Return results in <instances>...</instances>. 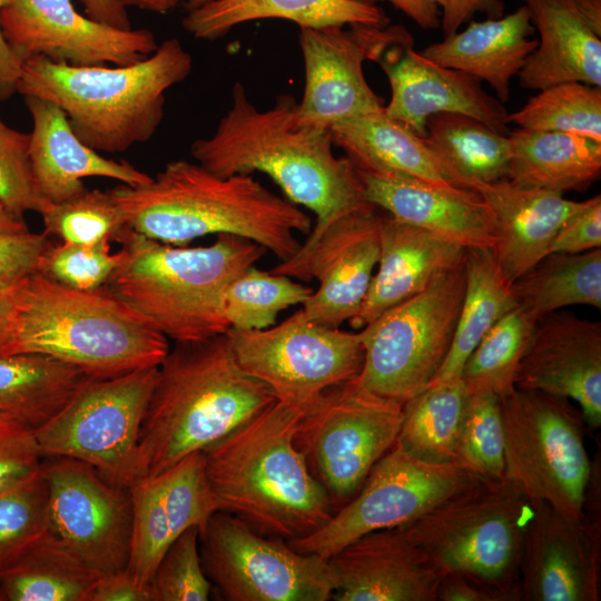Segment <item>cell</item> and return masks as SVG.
Returning a JSON list of instances; mask_svg holds the SVG:
<instances>
[{"mask_svg": "<svg viewBox=\"0 0 601 601\" xmlns=\"http://www.w3.org/2000/svg\"><path fill=\"white\" fill-rule=\"evenodd\" d=\"M329 129L302 121L298 102L280 95L260 110L244 86L231 88V106L213 135L196 139L193 158L209 171L228 177L263 173L289 201L311 210L314 238L339 217L368 207L355 167L333 152ZM375 207V206H374Z\"/></svg>", "mask_w": 601, "mask_h": 601, "instance_id": "obj_1", "label": "cell"}, {"mask_svg": "<svg viewBox=\"0 0 601 601\" xmlns=\"http://www.w3.org/2000/svg\"><path fill=\"white\" fill-rule=\"evenodd\" d=\"M128 227L150 239L186 246L207 235L252 240L280 262L309 234L312 219L252 175L218 176L198 162L173 160L145 184L110 189Z\"/></svg>", "mask_w": 601, "mask_h": 601, "instance_id": "obj_2", "label": "cell"}, {"mask_svg": "<svg viewBox=\"0 0 601 601\" xmlns=\"http://www.w3.org/2000/svg\"><path fill=\"white\" fill-rule=\"evenodd\" d=\"M276 401L238 365L226 333L175 342L158 365L127 489L204 452Z\"/></svg>", "mask_w": 601, "mask_h": 601, "instance_id": "obj_3", "label": "cell"}, {"mask_svg": "<svg viewBox=\"0 0 601 601\" xmlns=\"http://www.w3.org/2000/svg\"><path fill=\"white\" fill-rule=\"evenodd\" d=\"M300 415L276 401L204 451L219 511L287 542L312 534L334 514L294 444Z\"/></svg>", "mask_w": 601, "mask_h": 601, "instance_id": "obj_4", "label": "cell"}, {"mask_svg": "<svg viewBox=\"0 0 601 601\" xmlns=\"http://www.w3.org/2000/svg\"><path fill=\"white\" fill-rule=\"evenodd\" d=\"M13 294L0 355H47L102 380L158 366L169 351L168 338L105 286L75 289L35 272Z\"/></svg>", "mask_w": 601, "mask_h": 601, "instance_id": "obj_5", "label": "cell"}, {"mask_svg": "<svg viewBox=\"0 0 601 601\" xmlns=\"http://www.w3.org/2000/svg\"><path fill=\"white\" fill-rule=\"evenodd\" d=\"M117 243L119 262L104 286L175 342L225 334L229 326L220 311L224 289L266 253L233 235L187 247L150 239L130 227Z\"/></svg>", "mask_w": 601, "mask_h": 601, "instance_id": "obj_6", "label": "cell"}, {"mask_svg": "<svg viewBox=\"0 0 601 601\" xmlns=\"http://www.w3.org/2000/svg\"><path fill=\"white\" fill-rule=\"evenodd\" d=\"M191 69V55L170 38L149 57L127 66H72L30 58L22 62L17 91L57 105L88 147L122 152L156 134L166 91Z\"/></svg>", "mask_w": 601, "mask_h": 601, "instance_id": "obj_7", "label": "cell"}, {"mask_svg": "<svg viewBox=\"0 0 601 601\" xmlns=\"http://www.w3.org/2000/svg\"><path fill=\"white\" fill-rule=\"evenodd\" d=\"M533 514L508 479H479L400 528L442 574L463 575L494 601H522L521 560Z\"/></svg>", "mask_w": 601, "mask_h": 601, "instance_id": "obj_8", "label": "cell"}, {"mask_svg": "<svg viewBox=\"0 0 601 601\" xmlns=\"http://www.w3.org/2000/svg\"><path fill=\"white\" fill-rule=\"evenodd\" d=\"M504 476L534 505L544 502L577 520L584 514L592 465L585 420L571 400L515 387L500 398Z\"/></svg>", "mask_w": 601, "mask_h": 601, "instance_id": "obj_9", "label": "cell"}, {"mask_svg": "<svg viewBox=\"0 0 601 601\" xmlns=\"http://www.w3.org/2000/svg\"><path fill=\"white\" fill-rule=\"evenodd\" d=\"M464 289L463 257L424 289L362 327L364 364L357 383L402 403L425 390L450 351Z\"/></svg>", "mask_w": 601, "mask_h": 601, "instance_id": "obj_10", "label": "cell"}, {"mask_svg": "<svg viewBox=\"0 0 601 601\" xmlns=\"http://www.w3.org/2000/svg\"><path fill=\"white\" fill-rule=\"evenodd\" d=\"M403 406L354 378L331 387L302 413L294 444L334 512L356 495L374 464L395 444Z\"/></svg>", "mask_w": 601, "mask_h": 601, "instance_id": "obj_11", "label": "cell"}, {"mask_svg": "<svg viewBox=\"0 0 601 601\" xmlns=\"http://www.w3.org/2000/svg\"><path fill=\"white\" fill-rule=\"evenodd\" d=\"M238 365L300 413L333 386L356 378L364 364L358 333L322 325L303 308L264 329L226 332Z\"/></svg>", "mask_w": 601, "mask_h": 601, "instance_id": "obj_12", "label": "cell"}, {"mask_svg": "<svg viewBox=\"0 0 601 601\" xmlns=\"http://www.w3.org/2000/svg\"><path fill=\"white\" fill-rule=\"evenodd\" d=\"M199 553L208 580L229 601H327L336 590L327 559L299 552L224 511L199 532Z\"/></svg>", "mask_w": 601, "mask_h": 601, "instance_id": "obj_13", "label": "cell"}, {"mask_svg": "<svg viewBox=\"0 0 601 601\" xmlns=\"http://www.w3.org/2000/svg\"><path fill=\"white\" fill-rule=\"evenodd\" d=\"M158 366L110 378H91L50 420L35 428L42 456L93 466L127 487Z\"/></svg>", "mask_w": 601, "mask_h": 601, "instance_id": "obj_14", "label": "cell"}, {"mask_svg": "<svg viewBox=\"0 0 601 601\" xmlns=\"http://www.w3.org/2000/svg\"><path fill=\"white\" fill-rule=\"evenodd\" d=\"M479 480L455 463L421 460L395 444L371 469L356 495L318 530L288 541L303 553L331 558L355 539L404 525Z\"/></svg>", "mask_w": 601, "mask_h": 601, "instance_id": "obj_15", "label": "cell"}, {"mask_svg": "<svg viewBox=\"0 0 601 601\" xmlns=\"http://www.w3.org/2000/svg\"><path fill=\"white\" fill-rule=\"evenodd\" d=\"M305 87L298 102L303 122L329 129L344 120L380 111L384 99L365 79V61H378L395 46H413L404 26L346 24L299 28Z\"/></svg>", "mask_w": 601, "mask_h": 601, "instance_id": "obj_16", "label": "cell"}, {"mask_svg": "<svg viewBox=\"0 0 601 601\" xmlns=\"http://www.w3.org/2000/svg\"><path fill=\"white\" fill-rule=\"evenodd\" d=\"M42 473L48 528L100 574L126 569L132 519L129 490L69 457L42 462Z\"/></svg>", "mask_w": 601, "mask_h": 601, "instance_id": "obj_17", "label": "cell"}, {"mask_svg": "<svg viewBox=\"0 0 601 601\" xmlns=\"http://www.w3.org/2000/svg\"><path fill=\"white\" fill-rule=\"evenodd\" d=\"M381 220L374 206L348 213L272 269L290 278L318 280L302 307L308 318L339 327L357 314L378 262Z\"/></svg>", "mask_w": 601, "mask_h": 601, "instance_id": "obj_18", "label": "cell"}, {"mask_svg": "<svg viewBox=\"0 0 601 601\" xmlns=\"http://www.w3.org/2000/svg\"><path fill=\"white\" fill-rule=\"evenodd\" d=\"M1 29L21 62L45 57L72 66H127L158 47L149 29L98 22L80 14L71 0H10L1 13Z\"/></svg>", "mask_w": 601, "mask_h": 601, "instance_id": "obj_19", "label": "cell"}, {"mask_svg": "<svg viewBox=\"0 0 601 601\" xmlns=\"http://www.w3.org/2000/svg\"><path fill=\"white\" fill-rule=\"evenodd\" d=\"M600 516L571 520L549 504L534 505L521 560L522 601L600 600Z\"/></svg>", "mask_w": 601, "mask_h": 601, "instance_id": "obj_20", "label": "cell"}, {"mask_svg": "<svg viewBox=\"0 0 601 601\" xmlns=\"http://www.w3.org/2000/svg\"><path fill=\"white\" fill-rule=\"evenodd\" d=\"M128 490L132 519L126 569L148 587L170 544L191 526L200 532L219 509L206 477L204 452H194Z\"/></svg>", "mask_w": 601, "mask_h": 601, "instance_id": "obj_21", "label": "cell"}, {"mask_svg": "<svg viewBox=\"0 0 601 601\" xmlns=\"http://www.w3.org/2000/svg\"><path fill=\"white\" fill-rule=\"evenodd\" d=\"M515 387L566 397L585 423L601 425V323L554 311L534 325Z\"/></svg>", "mask_w": 601, "mask_h": 601, "instance_id": "obj_22", "label": "cell"}, {"mask_svg": "<svg viewBox=\"0 0 601 601\" xmlns=\"http://www.w3.org/2000/svg\"><path fill=\"white\" fill-rule=\"evenodd\" d=\"M377 62L391 87L384 112L418 137H425L427 119L441 112L464 114L509 135L506 108L476 78L443 67L412 46L392 47Z\"/></svg>", "mask_w": 601, "mask_h": 601, "instance_id": "obj_23", "label": "cell"}, {"mask_svg": "<svg viewBox=\"0 0 601 601\" xmlns=\"http://www.w3.org/2000/svg\"><path fill=\"white\" fill-rule=\"evenodd\" d=\"M337 601H436L442 577L397 528L368 532L327 559Z\"/></svg>", "mask_w": 601, "mask_h": 601, "instance_id": "obj_24", "label": "cell"}, {"mask_svg": "<svg viewBox=\"0 0 601 601\" xmlns=\"http://www.w3.org/2000/svg\"><path fill=\"white\" fill-rule=\"evenodd\" d=\"M354 167L366 200L376 208L464 248H494L490 210L474 190Z\"/></svg>", "mask_w": 601, "mask_h": 601, "instance_id": "obj_25", "label": "cell"}, {"mask_svg": "<svg viewBox=\"0 0 601 601\" xmlns=\"http://www.w3.org/2000/svg\"><path fill=\"white\" fill-rule=\"evenodd\" d=\"M467 189L474 190L490 210L496 237L492 253L509 284L550 254L564 220L585 204L510 179L472 183Z\"/></svg>", "mask_w": 601, "mask_h": 601, "instance_id": "obj_26", "label": "cell"}, {"mask_svg": "<svg viewBox=\"0 0 601 601\" xmlns=\"http://www.w3.org/2000/svg\"><path fill=\"white\" fill-rule=\"evenodd\" d=\"M32 119L29 134V159L42 196L58 204L71 199L87 188L82 178L105 177L129 186L141 185L151 176L127 161L102 157L73 132L66 114L53 102L24 97Z\"/></svg>", "mask_w": 601, "mask_h": 601, "instance_id": "obj_27", "label": "cell"}, {"mask_svg": "<svg viewBox=\"0 0 601 601\" xmlns=\"http://www.w3.org/2000/svg\"><path fill=\"white\" fill-rule=\"evenodd\" d=\"M465 248L428 230L382 215L377 270L357 314L348 322L362 328L382 313L424 289L457 264Z\"/></svg>", "mask_w": 601, "mask_h": 601, "instance_id": "obj_28", "label": "cell"}, {"mask_svg": "<svg viewBox=\"0 0 601 601\" xmlns=\"http://www.w3.org/2000/svg\"><path fill=\"white\" fill-rule=\"evenodd\" d=\"M528 8L497 19L469 21L465 29L421 51L430 60L487 82L503 105L510 99L511 80L538 47Z\"/></svg>", "mask_w": 601, "mask_h": 601, "instance_id": "obj_29", "label": "cell"}, {"mask_svg": "<svg viewBox=\"0 0 601 601\" xmlns=\"http://www.w3.org/2000/svg\"><path fill=\"white\" fill-rule=\"evenodd\" d=\"M522 1L540 39L518 75L521 87L541 90L569 81L601 87V37L589 27L575 1Z\"/></svg>", "mask_w": 601, "mask_h": 601, "instance_id": "obj_30", "label": "cell"}, {"mask_svg": "<svg viewBox=\"0 0 601 601\" xmlns=\"http://www.w3.org/2000/svg\"><path fill=\"white\" fill-rule=\"evenodd\" d=\"M270 18L299 28L390 23L380 7L365 0H209L186 11L181 26L196 39L215 41L236 26Z\"/></svg>", "mask_w": 601, "mask_h": 601, "instance_id": "obj_31", "label": "cell"}, {"mask_svg": "<svg viewBox=\"0 0 601 601\" xmlns=\"http://www.w3.org/2000/svg\"><path fill=\"white\" fill-rule=\"evenodd\" d=\"M511 181L563 194L585 190L601 175V141L589 137L518 128L509 132Z\"/></svg>", "mask_w": 601, "mask_h": 601, "instance_id": "obj_32", "label": "cell"}, {"mask_svg": "<svg viewBox=\"0 0 601 601\" xmlns=\"http://www.w3.org/2000/svg\"><path fill=\"white\" fill-rule=\"evenodd\" d=\"M445 179L467 189L472 183L508 179L512 156L509 135L459 112L431 116L422 138Z\"/></svg>", "mask_w": 601, "mask_h": 601, "instance_id": "obj_33", "label": "cell"}, {"mask_svg": "<svg viewBox=\"0 0 601 601\" xmlns=\"http://www.w3.org/2000/svg\"><path fill=\"white\" fill-rule=\"evenodd\" d=\"M100 575L48 528L0 572V601H86Z\"/></svg>", "mask_w": 601, "mask_h": 601, "instance_id": "obj_34", "label": "cell"}, {"mask_svg": "<svg viewBox=\"0 0 601 601\" xmlns=\"http://www.w3.org/2000/svg\"><path fill=\"white\" fill-rule=\"evenodd\" d=\"M329 131L333 144L342 148L356 167L451 185L423 139L390 118L384 108L335 124Z\"/></svg>", "mask_w": 601, "mask_h": 601, "instance_id": "obj_35", "label": "cell"}, {"mask_svg": "<svg viewBox=\"0 0 601 601\" xmlns=\"http://www.w3.org/2000/svg\"><path fill=\"white\" fill-rule=\"evenodd\" d=\"M91 378L78 367L51 356L0 355V412L37 428Z\"/></svg>", "mask_w": 601, "mask_h": 601, "instance_id": "obj_36", "label": "cell"}, {"mask_svg": "<svg viewBox=\"0 0 601 601\" xmlns=\"http://www.w3.org/2000/svg\"><path fill=\"white\" fill-rule=\"evenodd\" d=\"M465 289L450 351L431 384L459 380L483 336L516 303L490 248H465ZM430 384V385H431Z\"/></svg>", "mask_w": 601, "mask_h": 601, "instance_id": "obj_37", "label": "cell"}, {"mask_svg": "<svg viewBox=\"0 0 601 601\" xmlns=\"http://www.w3.org/2000/svg\"><path fill=\"white\" fill-rule=\"evenodd\" d=\"M518 306L535 321L570 305L601 308V248L550 253L511 284Z\"/></svg>", "mask_w": 601, "mask_h": 601, "instance_id": "obj_38", "label": "cell"}, {"mask_svg": "<svg viewBox=\"0 0 601 601\" xmlns=\"http://www.w3.org/2000/svg\"><path fill=\"white\" fill-rule=\"evenodd\" d=\"M467 396L461 378L428 385L404 403L396 443L421 460L453 462Z\"/></svg>", "mask_w": 601, "mask_h": 601, "instance_id": "obj_39", "label": "cell"}, {"mask_svg": "<svg viewBox=\"0 0 601 601\" xmlns=\"http://www.w3.org/2000/svg\"><path fill=\"white\" fill-rule=\"evenodd\" d=\"M535 323L516 305L494 324L463 366L460 378L469 394H492L501 398L515 388L516 371Z\"/></svg>", "mask_w": 601, "mask_h": 601, "instance_id": "obj_40", "label": "cell"}, {"mask_svg": "<svg viewBox=\"0 0 601 601\" xmlns=\"http://www.w3.org/2000/svg\"><path fill=\"white\" fill-rule=\"evenodd\" d=\"M313 289L286 275L264 272L255 265L236 276L224 289L220 311L229 328L264 329L278 314L304 304Z\"/></svg>", "mask_w": 601, "mask_h": 601, "instance_id": "obj_41", "label": "cell"}, {"mask_svg": "<svg viewBox=\"0 0 601 601\" xmlns=\"http://www.w3.org/2000/svg\"><path fill=\"white\" fill-rule=\"evenodd\" d=\"M518 128L575 134L601 141V87L579 81L539 90L524 106L509 112Z\"/></svg>", "mask_w": 601, "mask_h": 601, "instance_id": "obj_42", "label": "cell"}, {"mask_svg": "<svg viewBox=\"0 0 601 601\" xmlns=\"http://www.w3.org/2000/svg\"><path fill=\"white\" fill-rule=\"evenodd\" d=\"M453 463L481 480L504 479V431L500 398L469 394Z\"/></svg>", "mask_w": 601, "mask_h": 601, "instance_id": "obj_43", "label": "cell"}, {"mask_svg": "<svg viewBox=\"0 0 601 601\" xmlns=\"http://www.w3.org/2000/svg\"><path fill=\"white\" fill-rule=\"evenodd\" d=\"M45 234L62 243L89 245L120 238L128 228L110 190L86 189L62 203H51L41 214Z\"/></svg>", "mask_w": 601, "mask_h": 601, "instance_id": "obj_44", "label": "cell"}, {"mask_svg": "<svg viewBox=\"0 0 601 601\" xmlns=\"http://www.w3.org/2000/svg\"><path fill=\"white\" fill-rule=\"evenodd\" d=\"M48 529V484L41 471L0 491V572Z\"/></svg>", "mask_w": 601, "mask_h": 601, "instance_id": "obj_45", "label": "cell"}, {"mask_svg": "<svg viewBox=\"0 0 601 601\" xmlns=\"http://www.w3.org/2000/svg\"><path fill=\"white\" fill-rule=\"evenodd\" d=\"M151 601H207L213 589L199 553V529L184 531L167 549L148 585Z\"/></svg>", "mask_w": 601, "mask_h": 601, "instance_id": "obj_46", "label": "cell"}, {"mask_svg": "<svg viewBox=\"0 0 601 601\" xmlns=\"http://www.w3.org/2000/svg\"><path fill=\"white\" fill-rule=\"evenodd\" d=\"M109 247V242L89 245L51 242L37 272L75 289L100 288L119 262L118 252L111 254Z\"/></svg>", "mask_w": 601, "mask_h": 601, "instance_id": "obj_47", "label": "cell"}, {"mask_svg": "<svg viewBox=\"0 0 601 601\" xmlns=\"http://www.w3.org/2000/svg\"><path fill=\"white\" fill-rule=\"evenodd\" d=\"M29 134L0 129V204L18 216L41 214L51 203L40 193L29 159Z\"/></svg>", "mask_w": 601, "mask_h": 601, "instance_id": "obj_48", "label": "cell"}, {"mask_svg": "<svg viewBox=\"0 0 601 601\" xmlns=\"http://www.w3.org/2000/svg\"><path fill=\"white\" fill-rule=\"evenodd\" d=\"M42 457L35 428L0 412V491L37 475Z\"/></svg>", "mask_w": 601, "mask_h": 601, "instance_id": "obj_49", "label": "cell"}, {"mask_svg": "<svg viewBox=\"0 0 601 601\" xmlns=\"http://www.w3.org/2000/svg\"><path fill=\"white\" fill-rule=\"evenodd\" d=\"M50 243L45 233H0V287H12L37 272Z\"/></svg>", "mask_w": 601, "mask_h": 601, "instance_id": "obj_50", "label": "cell"}, {"mask_svg": "<svg viewBox=\"0 0 601 601\" xmlns=\"http://www.w3.org/2000/svg\"><path fill=\"white\" fill-rule=\"evenodd\" d=\"M601 247V196L585 200L558 230L550 253L577 254Z\"/></svg>", "mask_w": 601, "mask_h": 601, "instance_id": "obj_51", "label": "cell"}, {"mask_svg": "<svg viewBox=\"0 0 601 601\" xmlns=\"http://www.w3.org/2000/svg\"><path fill=\"white\" fill-rule=\"evenodd\" d=\"M441 14V28L444 37L460 30L477 12L487 18L497 19L504 14L502 0H433Z\"/></svg>", "mask_w": 601, "mask_h": 601, "instance_id": "obj_52", "label": "cell"}, {"mask_svg": "<svg viewBox=\"0 0 601 601\" xmlns=\"http://www.w3.org/2000/svg\"><path fill=\"white\" fill-rule=\"evenodd\" d=\"M86 601H151L148 587L140 585L127 570L101 574Z\"/></svg>", "mask_w": 601, "mask_h": 601, "instance_id": "obj_53", "label": "cell"}, {"mask_svg": "<svg viewBox=\"0 0 601 601\" xmlns=\"http://www.w3.org/2000/svg\"><path fill=\"white\" fill-rule=\"evenodd\" d=\"M436 601H494L484 589L459 573L442 574Z\"/></svg>", "mask_w": 601, "mask_h": 601, "instance_id": "obj_54", "label": "cell"}, {"mask_svg": "<svg viewBox=\"0 0 601 601\" xmlns=\"http://www.w3.org/2000/svg\"><path fill=\"white\" fill-rule=\"evenodd\" d=\"M10 0H0V100H7L17 91L22 62L8 46L1 29V13Z\"/></svg>", "mask_w": 601, "mask_h": 601, "instance_id": "obj_55", "label": "cell"}, {"mask_svg": "<svg viewBox=\"0 0 601 601\" xmlns=\"http://www.w3.org/2000/svg\"><path fill=\"white\" fill-rule=\"evenodd\" d=\"M375 2L380 0H365ZM402 11L423 30H433L441 26V14L433 0H385Z\"/></svg>", "mask_w": 601, "mask_h": 601, "instance_id": "obj_56", "label": "cell"}, {"mask_svg": "<svg viewBox=\"0 0 601 601\" xmlns=\"http://www.w3.org/2000/svg\"><path fill=\"white\" fill-rule=\"evenodd\" d=\"M80 2L90 19L118 29L132 28L127 9L116 0H80Z\"/></svg>", "mask_w": 601, "mask_h": 601, "instance_id": "obj_57", "label": "cell"}, {"mask_svg": "<svg viewBox=\"0 0 601 601\" xmlns=\"http://www.w3.org/2000/svg\"><path fill=\"white\" fill-rule=\"evenodd\" d=\"M14 314L13 286L9 288L0 287V351L7 343Z\"/></svg>", "mask_w": 601, "mask_h": 601, "instance_id": "obj_58", "label": "cell"}, {"mask_svg": "<svg viewBox=\"0 0 601 601\" xmlns=\"http://www.w3.org/2000/svg\"><path fill=\"white\" fill-rule=\"evenodd\" d=\"M592 31L601 37V0H574Z\"/></svg>", "mask_w": 601, "mask_h": 601, "instance_id": "obj_59", "label": "cell"}, {"mask_svg": "<svg viewBox=\"0 0 601 601\" xmlns=\"http://www.w3.org/2000/svg\"><path fill=\"white\" fill-rule=\"evenodd\" d=\"M120 6L166 14L175 9L181 0H116Z\"/></svg>", "mask_w": 601, "mask_h": 601, "instance_id": "obj_60", "label": "cell"}, {"mask_svg": "<svg viewBox=\"0 0 601 601\" xmlns=\"http://www.w3.org/2000/svg\"><path fill=\"white\" fill-rule=\"evenodd\" d=\"M29 230L22 216H18L0 204V233Z\"/></svg>", "mask_w": 601, "mask_h": 601, "instance_id": "obj_61", "label": "cell"}, {"mask_svg": "<svg viewBox=\"0 0 601 601\" xmlns=\"http://www.w3.org/2000/svg\"><path fill=\"white\" fill-rule=\"evenodd\" d=\"M209 0H187L184 4L186 11H189V10H193V9H196L203 4H205L206 2H208Z\"/></svg>", "mask_w": 601, "mask_h": 601, "instance_id": "obj_62", "label": "cell"}, {"mask_svg": "<svg viewBox=\"0 0 601 601\" xmlns=\"http://www.w3.org/2000/svg\"><path fill=\"white\" fill-rule=\"evenodd\" d=\"M3 125H4V124H3V122L1 121V119H0V129H1V127H2Z\"/></svg>", "mask_w": 601, "mask_h": 601, "instance_id": "obj_63", "label": "cell"}]
</instances>
